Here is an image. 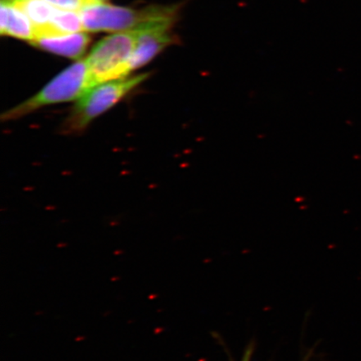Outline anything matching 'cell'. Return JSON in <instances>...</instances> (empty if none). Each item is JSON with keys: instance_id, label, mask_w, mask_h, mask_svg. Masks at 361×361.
I'll use <instances>...</instances> for the list:
<instances>
[{"instance_id": "cell-1", "label": "cell", "mask_w": 361, "mask_h": 361, "mask_svg": "<svg viewBox=\"0 0 361 361\" xmlns=\"http://www.w3.org/2000/svg\"><path fill=\"white\" fill-rule=\"evenodd\" d=\"M93 87L87 60L81 59L61 72L28 100L4 112L1 120H17L44 106L78 101Z\"/></svg>"}, {"instance_id": "cell-9", "label": "cell", "mask_w": 361, "mask_h": 361, "mask_svg": "<svg viewBox=\"0 0 361 361\" xmlns=\"http://www.w3.org/2000/svg\"><path fill=\"white\" fill-rule=\"evenodd\" d=\"M29 18L34 27L48 24L51 20L55 7L47 0H8Z\"/></svg>"}, {"instance_id": "cell-13", "label": "cell", "mask_w": 361, "mask_h": 361, "mask_svg": "<svg viewBox=\"0 0 361 361\" xmlns=\"http://www.w3.org/2000/svg\"><path fill=\"white\" fill-rule=\"evenodd\" d=\"M304 361H307V360H304Z\"/></svg>"}, {"instance_id": "cell-7", "label": "cell", "mask_w": 361, "mask_h": 361, "mask_svg": "<svg viewBox=\"0 0 361 361\" xmlns=\"http://www.w3.org/2000/svg\"><path fill=\"white\" fill-rule=\"evenodd\" d=\"M0 34L29 42L35 37L32 23L8 0L0 1Z\"/></svg>"}, {"instance_id": "cell-8", "label": "cell", "mask_w": 361, "mask_h": 361, "mask_svg": "<svg viewBox=\"0 0 361 361\" xmlns=\"http://www.w3.org/2000/svg\"><path fill=\"white\" fill-rule=\"evenodd\" d=\"M81 31H84V27L79 12L56 8L52 19L48 24L34 27V39L57 37V36L78 33Z\"/></svg>"}, {"instance_id": "cell-3", "label": "cell", "mask_w": 361, "mask_h": 361, "mask_svg": "<svg viewBox=\"0 0 361 361\" xmlns=\"http://www.w3.org/2000/svg\"><path fill=\"white\" fill-rule=\"evenodd\" d=\"M180 6H149L134 8L111 6L105 2H93L79 13L84 31L92 32H117L137 28L146 23L178 16Z\"/></svg>"}, {"instance_id": "cell-10", "label": "cell", "mask_w": 361, "mask_h": 361, "mask_svg": "<svg viewBox=\"0 0 361 361\" xmlns=\"http://www.w3.org/2000/svg\"><path fill=\"white\" fill-rule=\"evenodd\" d=\"M52 6L59 10L80 12L87 4L94 0H47Z\"/></svg>"}, {"instance_id": "cell-4", "label": "cell", "mask_w": 361, "mask_h": 361, "mask_svg": "<svg viewBox=\"0 0 361 361\" xmlns=\"http://www.w3.org/2000/svg\"><path fill=\"white\" fill-rule=\"evenodd\" d=\"M140 28L121 31L99 42L85 58L94 85L128 78Z\"/></svg>"}, {"instance_id": "cell-5", "label": "cell", "mask_w": 361, "mask_h": 361, "mask_svg": "<svg viewBox=\"0 0 361 361\" xmlns=\"http://www.w3.org/2000/svg\"><path fill=\"white\" fill-rule=\"evenodd\" d=\"M178 17H166L139 26L137 45L130 59V71L146 66L165 48L178 42L177 36L173 32Z\"/></svg>"}, {"instance_id": "cell-11", "label": "cell", "mask_w": 361, "mask_h": 361, "mask_svg": "<svg viewBox=\"0 0 361 361\" xmlns=\"http://www.w3.org/2000/svg\"><path fill=\"white\" fill-rule=\"evenodd\" d=\"M252 355V348L250 347V348L246 350L245 355H243L242 361H251Z\"/></svg>"}, {"instance_id": "cell-6", "label": "cell", "mask_w": 361, "mask_h": 361, "mask_svg": "<svg viewBox=\"0 0 361 361\" xmlns=\"http://www.w3.org/2000/svg\"><path fill=\"white\" fill-rule=\"evenodd\" d=\"M85 32L81 31L57 37L39 38L30 43L42 51L79 61L92 40L88 32Z\"/></svg>"}, {"instance_id": "cell-12", "label": "cell", "mask_w": 361, "mask_h": 361, "mask_svg": "<svg viewBox=\"0 0 361 361\" xmlns=\"http://www.w3.org/2000/svg\"><path fill=\"white\" fill-rule=\"evenodd\" d=\"M94 1H97V2H105L106 0H94Z\"/></svg>"}, {"instance_id": "cell-2", "label": "cell", "mask_w": 361, "mask_h": 361, "mask_svg": "<svg viewBox=\"0 0 361 361\" xmlns=\"http://www.w3.org/2000/svg\"><path fill=\"white\" fill-rule=\"evenodd\" d=\"M149 75L150 73H143L94 85L76 101L63 124V132L67 134L83 132L94 119L123 100Z\"/></svg>"}]
</instances>
